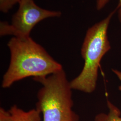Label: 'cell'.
<instances>
[{
    "label": "cell",
    "mask_w": 121,
    "mask_h": 121,
    "mask_svg": "<svg viewBox=\"0 0 121 121\" xmlns=\"http://www.w3.org/2000/svg\"><path fill=\"white\" fill-rule=\"evenodd\" d=\"M0 121H13V117L9 110L0 108Z\"/></svg>",
    "instance_id": "obj_9"
},
{
    "label": "cell",
    "mask_w": 121,
    "mask_h": 121,
    "mask_svg": "<svg viewBox=\"0 0 121 121\" xmlns=\"http://www.w3.org/2000/svg\"><path fill=\"white\" fill-rule=\"evenodd\" d=\"M110 0H96V8L97 10H100L103 9L108 4ZM118 10V16L119 22L121 23V0H119V4L117 6Z\"/></svg>",
    "instance_id": "obj_8"
},
{
    "label": "cell",
    "mask_w": 121,
    "mask_h": 121,
    "mask_svg": "<svg viewBox=\"0 0 121 121\" xmlns=\"http://www.w3.org/2000/svg\"><path fill=\"white\" fill-rule=\"evenodd\" d=\"M13 121H41V112L37 108L25 111L14 105L9 110Z\"/></svg>",
    "instance_id": "obj_5"
},
{
    "label": "cell",
    "mask_w": 121,
    "mask_h": 121,
    "mask_svg": "<svg viewBox=\"0 0 121 121\" xmlns=\"http://www.w3.org/2000/svg\"><path fill=\"white\" fill-rule=\"evenodd\" d=\"M117 7L104 19L88 29L81 49L84 61L82 70L70 82L73 90L91 93L95 90L100 62L111 49L108 37V29Z\"/></svg>",
    "instance_id": "obj_2"
},
{
    "label": "cell",
    "mask_w": 121,
    "mask_h": 121,
    "mask_svg": "<svg viewBox=\"0 0 121 121\" xmlns=\"http://www.w3.org/2000/svg\"><path fill=\"white\" fill-rule=\"evenodd\" d=\"M21 0H0V10L2 12L7 13L13 6L18 3Z\"/></svg>",
    "instance_id": "obj_7"
},
{
    "label": "cell",
    "mask_w": 121,
    "mask_h": 121,
    "mask_svg": "<svg viewBox=\"0 0 121 121\" xmlns=\"http://www.w3.org/2000/svg\"><path fill=\"white\" fill-rule=\"evenodd\" d=\"M10 53L9 67L1 86L7 88L25 78L48 76L63 69L44 48L31 37H13L7 43Z\"/></svg>",
    "instance_id": "obj_1"
},
{
    "label": "cell",
    "mask_w": 121,
    "mask_h": 121,
    "mask_svg": "<svg viewBox=\"0 0 121 121\" xmlns=\"http://www.w3.org/2000/svg\"><path fill=\"white\" fill-rule=\"evenodd\" d=\"M112 72L117 75V77L121 82V71L115 69H112ZM119 89L121 91V85L119 86Z\"/></svg>",
    "instance_id": "obj_10"
},
{
    "label": "cell",
    "mask_w": 121,
    "mask_h": 121,
    "mask_svg": "<svg viewBox=\"0 0 121 121\" xmlns=\"http://www.w3.org/2000/svg\"><path fill=\"white\" fill-rule=\"evenodd\" d=\"M33 79L42 85L37 93L36 108L42 113L43 121H78L72 110L73 89L64 69Z\"/></svg>",
    "instance_id": "obj_3"
},
{
    "label": "cell",
    "mask_w": 121,
    "mask_h": 121,
    "mask_svg": "<svg viewBox=\"0 0 121 121\" xmlns=\"http://www.w3.org/2000/svg\"><path fill=\"white\" fill-rule=\"evenodd\" d=\"M108 108V113H99L95 117V121H121L120 109L109 100L107 101Z\"/></svg>",
    "instance_id": "obj_6"
},
{
    "label": "cell",
    "mask_w": 121,
    "mask_h": 121,
    "mask_svg": "<svg viewBox=\"0 0 121 121\" xmlns=\"http://www.w3.org/2000/svg\"><path fill=\"white\" fill-rule=\"evenodd\" d=\"M19 7L13 15L11 24L0 22V35H11L13 37L25 38L30 37L33 28L39 22L49 17H60V11L43 9L34 0H21Z\"/></svg>",
    "instance_id": "obj_4"
}]
</instances>
